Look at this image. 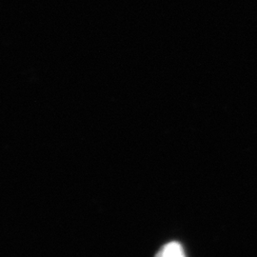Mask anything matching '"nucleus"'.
<instances>
[{
    "instance_id": "obj_1",
    "label": "nucleus",
    "mask_w": 257,
    "mask_h": 257,
    "mask_svg": "<svg viewBox=\"0 0 257 257\" xmlns=\"http://www.w3.org/2000/svg\"><path fill=\"white\" fill-rule=\"evenodd\" d=\"M156 257H186L183 248L178 242H170L163 246Z\"/></svg>"
}]
</instances>
